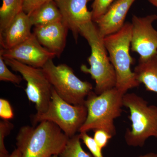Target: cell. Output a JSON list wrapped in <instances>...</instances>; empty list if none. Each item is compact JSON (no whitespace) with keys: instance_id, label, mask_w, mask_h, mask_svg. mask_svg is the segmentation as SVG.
Masks as SVG:
<instances>
[{"instance_id":"obj_11","label":"cell","mask_w":157,"mask_h":157,"mask_svg":"<svg viewBox=\"0 0 157 157\" xmlns=\"http://www.w3.org/2000/svg\"><path fill=\"white\" fill-rule=\"evenodd\" d=\"M90 0H56L62 16V20L72 32L76 42L79 34V28L93 21L91 11L87 9Z\"/></svg>"},{"instance_id":"obj_1","label":"cell","mask_w":157,"mask_h":157,"mask_svg":"<svg viewBox=\"0 0 157 157\" xmlns=\"http://www.w3.org/2000/svg\"><path fill=\"white\" fill-rule=\"evenodd\" d=\"M69 138L56 124L43 121L36 126L21 127L16 145L21 157H51L59 156Z\"/></svg>"},{"instance_id":"obj_6","label":"cell","mask_w":157,"mask_h":157,"mask_svg":"<svg viewBox=\"0 0 157 157\" xmlns=\"http://www.w3.org/2000/svg\"><path fill=\"white\" fill-rule=\"evenodd\" d=\"M42 69L52 87L63 100L73 105L84 104L87 96L92 91L91 83L79 79L68 65H56L52 59Z\"/></svg>"},{"instance_id":"obj_17","label":"cell","mask_w":157,"mask_h":157,"mask_svg":"<svg viewBox=\"0 0 157 157\" xmlns=\"http://www.w3.org/2000/svg\"><path fill=\"white\" fill-rule=\"evenodd\" d=\"M24 0H2L0 8V33L23 11Z\"/></svg>"},{"instance_id":"obj_18","label":"cell","mask_w":157,"mask_h":157,"mask_svg":"<svg viewBox=\"0 0 157 157\" xmlns=\"http://www.w3.org/2000/svg\"><path fill=\"white\" fill-rule=\"evenodd\" d=\"M79 134L70 137L59 157H91L81 146Z\"/></svg>"},{"instance_id":"obj_27","label":"cell","mask_w":157,"mask_h":157,"mask_svg":"<svg viewBox=\"0 0 157 157\" xmlns=\"http://www.w3.org/2000/svg\"><path fill=\"white\" fill-rule=\"evenodd\" d=\"M135 157H157V153L153 152H150L143 155Z\"/></svg>"},{"instance_id":"obj_25","label":"cell","mask_w":157,"mask_h":157,"mask_svg":"<svg viewBox=\"0 0 157 157\" xmlns=\"http://www.w3.org/2000/svg\"><path fill=\"white\" fill-rule=\"evenodd\" d=\"M56 0H24L23 11L30 15L40 6L51 1Z\"/></svg>"},{"instance_id":"obj_28","label":"cell","mask_w":157,"mask_h":157,"mask_svg":"<svg viewBox=\"0 0 157 157\" xmlns=\"http://www.w3.org/2000/svg\"><path fill=\"white\" fill-rule=\"evenodd\" d=\"M148 1L152 5L157 8V0H148Z\"/></svg>"},{"instance_id":"obj_12","label":"cell","mask_w":157,"mask_h":157,"mask_svg":"<svg viewBox=\"0 0 157 157\" xmlns=\"http://www.w3.org/2000/svg\"><path fill=\"white\" fill-rule=\"evenodd\" d=\"M69 30L61 21L36 26L33 33L43 47L59 57L64 50Z\"/></svg>"},{"instance_id":"obj_29","label":"cell","mask_w":157,"mask_h":157,"mask_svg":"<svg viewBox=\"0 0 157 157\" xmlns=\"http://www.w3.org/2000/svg\"><path fill=\"white\" fill-rule=\"evenodd\" d=\"M51 157H59V156L57 155H54L52 156Z\"/></svg>"},{"instance_id":"obj_24","label":"cell","mask_w":157,"mask_h":157,"mask_svg":"<svg viewBox=\"0 0 157 157\" xmlns=\"http://www.w3.org/2000/svg\"><path fill=\"white\" fill-rule=\"evenodd\" d=\"M0 117L3 120H9L14 117V113L9 101L0 99Z\"/></svg>"},{"instance_id":"obj_10","label":"cell","mask_w":157,"mask_h":157,"mask_svg":"<svg viewBox=\"0 0 157 157\" xmlns=\"http://www.w3.org/2000/svg\"><path fill=\"white\" fill-rule=\"evenodd\" d=\"M0 55L4 59L15 60L38 68H42L49 60L56 56L39 43L33 33L29 39L16 46L9 49L1 48Z\"/></svg>"},{"instance_id":"obj_16","label":"cell","mask_w":157,"mask_h":157,"mask_svg":"<svg viewBox=\"0 0 157 157\" xmlns=\"http://www.w3.org/2000/svg\"><path fill=\"white\" fill-rule=\"evenodd\" d=\"M29 17L32 25L35 26L63 21L55 1H51L40 6L29 15Z\"/></svg>"},{"instance_id":"obj_13","label":"cell","mask_w":157,"mask_h":157,"mask_svg":"<svg viewBox=\"0 0 157 157\" xmlns=\"http://www.w3.org/2000/svg\"><path fill=\"white\" fill-rule=\"evenodd\" d=\"M136 0H117L96 22L101 36L117 33L125 24L129 9Z\"/></svg>"},{"instance_id":"obj_26","label":"cell","mask_w":157,"mask_h":157,"mask_svg":"<svg viewBox=\"0 0 157 157\" xmlns=\"http://www.w3.org/2000/svg\"><path fill=\"white\" fill-rule=\"evenodd\" d=\"M9 157H21V154L19 150L17 148L10 155Z\"/></svg>"},{"instance_id":"obj_4","label":"cell","mask_w":157,"mask_h":157,"mask_svg":"<svg viewBox=\"0 0 157 157\" xmlns=\"http://www.w3.org/2000/svg\"><path fill=\"white\" fill-rule=\"evenodd\" d=\"M132 34V23L127 22L120 30L104 39L110 62L115 71V87L124 94L128 90L138 87L140 84L131 68L135 63V59L130 54Z\"/></svg>"},{"instance_id":"obj_14","label":"cell","mask_w":157,"mask_h":157,"mask_svg":"<svg viewBox=\"0 0 157 157\" xmlns=\"http://www.w3.org/2000/svg\"><path fill=\"white\" fill-rule=\"evenodd\" d=\"M33 26L28 14L21 11L0 33V43L2 48L9 49L29 39L33 34L31 33Z\"/></svg>"},{"instance_id":"obj_19","label":"cell","mask_w":157,"mask_h":157,"mask_svg":"<svg viewBox=\"0 0 157 157\" xmlns=\"http://www.w3.org/2000/svg\"><path fill=\"white\" fill-rule=\"evenodd\" d=\"M14 125L9 120H3L0 121V157H9L10 155L5 145V138L11 133Z\"/></svg>"},{"instance_id":"obj_22","label":"cell","mask_w":157,"mask_h":157,"mask_svg":"<svg viewBox=\"0 0 157 157\" xmlns=\"http://www.w3.org/2000/svg\"><path fill=\"white\" fill-rule=\"evenodd\" d=\"M79 136L93 157H104L102 154V149L98 146L94 138L88 135L87 132H80Z\"/></svg>"},{"instance_id":"obj_20","label":"cell","mask_w":157,"mask_h":157,"mask_svg":"<svg viewBox=\"0 0 157 157\" xmlns=\"http://www.w3.org/2000/svg\"><path fill=\"white\" fill-rule=\"evenodd\" d=\"M115 0H94L91 12L94 22L104 15Z\"/></svg>"},{"instance_id":"obj_3","label":"cell","mask_w":157,"mask_h":157,"mask_svg":"<svg viewBox=\"0 0 157 157\" xmlns=\"http://www.w3.org/2000/svg\"><path fill=\"white\" fill-rule=\"evenodd\" d=\"M124 95L115 87L99 95L91 92L84 104L87 109V117L79 133L101 129L112 137L115 136L114 120L121 115Z\"/></svg>"},{"instance_id":"obj_8","label":"cell","mask_w":157,"mask_h":157,"mask_svg":"<svg viewBox=\"0 0 157 157\" xmlns=\"http://www.w3.org/2000/svg\"><path fill=\"white\" fill-rule=\"evenodd\" d=\"M6 64L18 72L26 82L25 92L29 101L36 105L37 114L48 109L52 87L42 68L34 67L14 59H4Z\"/></svg>"},{"instance_id":"obj_5","label":"cell","mask_w":157,"mask_h":157,"mask_svg":"<svg viewBox=\"0 0 157 157\" xmlns=\"http://www.w3.org/2000/svg\"><path fill=\"white\" fill-rule=\"evenodd\" d=\"M123 105L130 110L131 128L127 129L124 139L128 145L143 147L150 137L157 138V106L135 93H126Z\"/></svg>"},{"instance_id":"obj_9","label":"cell","mask_w":157,"mask_h":157,"mask_svg":"<svg viewBox=\"0 0 157 157\" xmlns=\"http://www.w3.org/2000/svg\"><path fill=\"white\" fill-rule=\"evenodd\" d=\"M157 19L155 14L132 17L131 49L140 55L139 59H147L157 54V31L153 26Z\"/></svg>"},{"instance_id":"obj_21","label":"cell","mask_w":157,"mask_h":157,"mask_svg":"<svg viewBox=\"0 0 157 157\" xmlns=\"http://www.w3.org/2000/svg\"><path fill=\"white\" fill-rule=\"evenodd\" d=\"M5 59L0 55V80L1 81L10 82L16 84H20L22 78L14 74L9 70Z\"/></svg>"},{"instance_id":"obj_15","label":"cell","mask_w":157,"mask_h":157,"mask_svg":"<svg viewBox=\"0 0 157 157\" xmlns=\"http://www.w3.org/2000/svg\"><path fill=\"white\" fill-rule=\"evenodd\" d=\"M136 79L148 91L157 93V54L145 60L139 59L134 69Z\"/></svg>"},{"instance_id":"obj_2","label":"cell","mask_w":157,"mask_h":157,"mask_svg":"<svg viewBox=\"0 0 157 157\" xmlns=\"http://www.w3.org/2000/svg\"><path fill=\"white\" fill-rule=\"evenodd\" d=\"M79 34L86 39L91 51L87 59L90 68L82 65L80 69L83 73L90 74L95 82L94 92L101 94L115 87V70L108 56L104 38L101 36L97 25L93 21L82 25L79 28Z\"/></svg>"},{"instance_id":"obj_7","label":"cell","mask_w":157,"mask_h":157,"mask_svg":"<svg viewBox=\"0 0 157 157\" xmlns=\"http://www.w3.org/2000/svg\"><path fill=\"white\" fill-rule=\"evenodd\" d=\"M87 116V109L85 104H69L61 98L52 87L48 109L41 114L36 113L32 120L35 124L43 121L52 122L70 138L79 132Z\"/></svg>"},{"instance_id":"obj_23","label":"cell","mask_w":157,"mask_h":157,"mask_svg":"<svg viewBox=\"0 0 157 157\" xmlns=\"http://www.w3.org/2000/svg\"><path fill=\"white\" fill-rule=\"evenodd\" d=\"M94 138L96 143L101 149L107 146L112 136L106 131L101 129L95 130Z\"/></svg>"}]
</instances>
